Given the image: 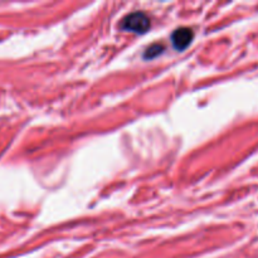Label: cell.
I'll list each match as a JSON object with an SVG mask.
<instances>
[{"instance_id":"3","label":"cell","mask_w":258,"mask_h":258,"mask_svg":"<svg viewBox=\"0 0 258 258\" xmlns=\"http://www.w3.org/2000/svg\"><path fill=\"white\" fill-rule=\"evenodd\" d=\"M164 50V45L160 43H154L153 45L146 48L145 53H144V58L145 59H153V58L158 57L159 54H161Z\"/></svg>"},{"instance_id":"2","label":"cell","mask_w":258,"mask_h":258,"mask_svg":"<svg viewBox=\"0 0 258 258\" xmlns=\"http://www.w3.org/2000/svg\"><path fill=\"white\" fill-rule=\"evenodd\" d=\"M193 38H194V32L190 29V28L181 27L174 30L170 39H171V44H173V47L175 48L176 50H184L185 48H188L189 45H190Z\"/></svg>"},{"instance_id":"1","label":"cell","mask_w":258,"mask_h":258,"mask_svg":"<svg viewBox=\"0 0 258 258\" xmlns=\"http://www.w3.org/2000/svg\"><path fill=\"white\" fill-rule=\"evenodd\" d=\"M120 28L127 32L138 33V34H144L150 29V19L145 13L135 12L126 15L120 23Z\"/></svg>"}]
</instances>
